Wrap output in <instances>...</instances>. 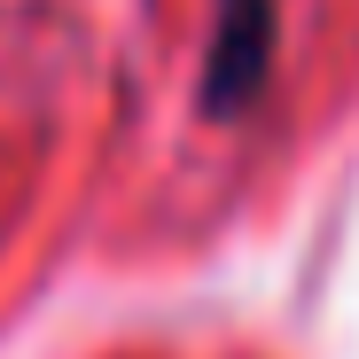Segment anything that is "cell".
<instances>
[{"mask_svg":"<svg viewBox=\"0 0 359 359\" xmlns=\"http://www.w3.org/2000/svg\"><path fill=\"white\" fill-rule=\"evenodd\" d=\"M273 63V0H219V24H211V63H203V109L234 117Z\"/></svg>","mask_w":359,"mask_h":359,"instance_id":"1","label":"cell"}]
</instances>
